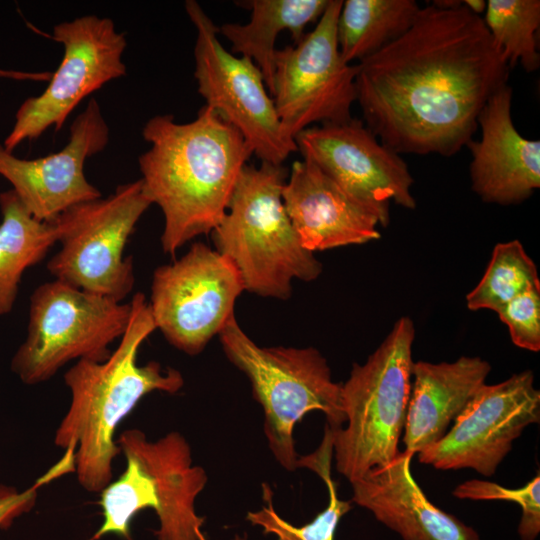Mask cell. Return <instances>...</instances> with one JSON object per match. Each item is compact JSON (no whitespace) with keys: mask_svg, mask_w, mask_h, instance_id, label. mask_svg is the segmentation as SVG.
<instances>
[{"mask_svg":"<svg viewBox=\"0 0 540 540\" xmlns=\"http://www.w3.org/2000/svg\"><path fill=\"white\" fill-rule=\"evenodd\" d=\"M356 66L366 127L399 154L445 157L472 139L509 73L483 18L458 0L421 7L406 33Z\"/></svg>","mask_w":540,"mask_h":540,"instance_id":"obj_1","label":"cell"},{"mask_svg":"<svg viewBox=\"0 0 540 540\" xmlns=\"http://www.w3.org/2000/svg\"><path fill=\"white\" fill-rule=\"evenodd\" d=\"M415 327L403 316L341 384L344 426L331 429L337 471L351 483L400 452L412 381Z\"/></svg>","mask_w":540,"mask_h":540,"instance_id":"obj_6","label":"cell"},{"mask_svg":"<svg viewBox=\"0 0 540 540\" xmlns=\"http://www.w3.org/2000/svg\"><path fill=\"white\" fill-rule=\"evenodd\" d=\"M150 205L138 179L106 198L66 209L53 220L61 248L48 271L63 283L122 302L135 282L133 257L124 256V249Z\"/></svg>","mask_w":540,"mask_h":540,"instance_id":"obj_9","label":"cell"},{"mask_svg":"<svg viewBox=\"0 0 540 540\" xmlns=\"http://www.w3.org/2000/svg\"><path fill=\"white\" fill-rule=\"evenodd\" d=\"M406 451L351 482V502L370 511L402 540H481L472 527L435 506L411 472Z\"/></svg>","mask_w":540,"mask_h":540,"instance_id":"obj_19","label":"cell"},{"mask_svg":"<svg viewBox=\"0 0 540 540\" xmlns=\"http://www.w3.org/2000/svg\"><path fill=\"white\" fill-rule=\"evenodd\" d=\"M282 201L302 246L312 253L381 236L377 218L309 160L292 164Z\"/></svg>","mask_w":540,"mask_h":540,"instance_id":"obj_18","label":"cell"},{"mask_svg":"<svg viewBox=\"0 0 540 540\" xmlns=\"http://www.w3.org/2000/svg\"><path fill=\"white\" fill-rule=\"evenodd\" d=\"M483 21L509 69L518 63L526 72L539 68V0H489Z\"/></svg>","mask_w":540,"mask_h":540,"instance_id":"obj_25","label":"cell"},{"mask_svg":"<svg viewBox=\"0 0 540 540\" xmlns=\"http://www.w3.org/2000/svg\"><path fill=\"white\" fill-rule=\"evenodd\" d=\"M415 0H346L337 21V41L343 60L359 62L406 33L419 10Z\"/></svg>","mask_w":540,"mask_h":540,"instance_id":"obj_23","label":"cell"},{"mask_svg":"<svg viewBox=\"0 0 540 540\" xmlns=\"http://www.w3.org/2000/svg\"><path fill=\"white\" fill-rule=\"evenodd\" d=\"M69 472H74V456L65 452L60 461L45 475L23 491L0 484V528L7 529L17 517L29 512L34 507L38 491L43 485Z\"/></svg>","mask_w":540,"mask_h":540,"instance_id":"obj_29","label":"cell"},{"mask_svg":"<svg viewBox=\"0 0 540 540\" xmlns=\"http://www.w3.org/2000/svg\"><path fill=\"white\" fill-rule=\"evenodd\" d=\"M303 159L313 162L352 199L373 214L381 226L390 220L389 204L414 209V182L401 154L383 144L363 123L310 126L295 136Z\"/></svg>","mask_w":540,"mask_h":540,"instance_id":"obj_14","label":"cell"},{"mask_svg":"<svg viewBox=\"0 0 540 540\" xmlns=\"http://www.w3.org/2000/svg\"><path fill=\"white\" fill-rule=\"evenodd\" d=\"M117 444L126 467L100 492L103 524L88 540L110 533L132 540L130 522L146 508L153 509L159 519L154 532L157 540H210L202 531L205 518L195 509L208 476L193 464L185 437L171 431L152 441L139 429H127Z\"/></svg>","mask_w":540,"mask_h":540,"instance_id":"obj_5","label":"cell"},{"mask_svg":"<svg viewBox=\"0 0 540 540\" xmlns=\"http://www.w3.org/2000/svg\"><path fill=\"white\" fill-rule=\"evenodd\" d=\"M540 283L537 267L518 240L498 243L486 271L466 296L469 310L488 309L497 312L503 305Z\"/></svg>","mask_w":540,"mask_h":540,"instance_id":"obj_26","label":"cell"},{"mask_svg":"<svg viewBox=\"0 0 540 540\" xmlns=\"http://www.w3.org/2000/svg\"><path fill=\"white\" fill-rule=\"evenodd\" d=\"M244 290L231 261L199 242L180 259L155 269L148 304L165 339L197 355L234 317L236 299Z\"/></svg>","mask_w":540,"mask_h":540,"instance_id":"obj_12","label":"cell"},{"mask_svg":"<svg viewBox=\"0 0 540 540\" xmlns=\"http://www.w3.org/2000/svg\"><path fill=\"white\" fill-rule=\"evenodd\" d=\"M231 540H248V536L245 533L243 535L236 534Z\"/></svg>","mask_w":540,"mask_h":540,"instance_id":"obj_31","label":"cell"},{"mask_svg":"<svg viewBox=\"0 0 540 540\" xmlns=\"http://www.w3.org/2000/svg\"><path fill=\"white\" fill-rule=\"evenodd\" d=\"M218 335L228 360L250 380L274 458L287 471H295L299 456L293 433L307 413L323 412L331 429L345 423L341 384L332 380L326 359L313 347H261L235 316Z\"/></svg>","mask_w":540,"mask_h":540,"instance_id":"obj_7","label":"cell"},{"mask_svg":"<svg viewBox=\"0 0 540 540\" xmlns=\"http://www.w3.org/2000/svg\"><path fill=\"white\" fill-rule=\"evenodd\" d=\"M539 420L540 391L531 370L485 383L446 434L418 453V460L438 470L468 468L489 477L524 429Z\"/></svg>","mask_w":540,"mask_h":540,"instance_id":"obj_15","label":"cell"},{"mask_svg":"<svg viewBox=\"0 0 540 540\" xmlns=\"http://www.w3.org/2000/svg\"><path fill=\"white\" fill-rule=\"evenodd\" d=\"M507 84L487 100L478 119L479 140H470L472 190L487 203L514 205L540 187V141L520 135L511 115Z\"/></svg>","mask_w":540,"mask_h":540,"instance_id":"obj_17","label":"cell"},{"mask_svg":"<svg viewBox=\"0 0 540 540\" xmlns=\"http://www.w3.org/2000/svg\"><path fill=\"white\" fill-rule=\"evenodd\" d=\"M463 4L469 11L478 16L485 12L487 7V2L484 0H463Z\"/></svg>","mask_w":540,"mask_h":540,"instance_id":"obj_30","label":"cell"},{"mask_svg":"<svg viewBox=\"0 0 540 540\" xmlns=\"http://www.w3.org/2000/svg\"><path fill=\"white\" fill-rule=\"evenodd\" d=\"M128 326L115 351L103 362L79 360L64 375L71 392L54 444L74 453L79 484L100 493L113 479V462L121 450L115 440L120 423L153 391L177 393L184 385L180 371L150 361L137 364L141 344L156 329L143 293L132 297Z\"/></svg>","mask_w":540,"mask_h":540,"instance_id":"obj_3","label":"cell"},{"mask_svg":"<svg viewBox=\"0 0 540 540\" xmlns=\"http://www.w3.org/2000/svg\"><path fill=\"white\" fill-rule=\"evenodd\" d=\"M490 371V364L480 357L413 362L402 437L404 451L415 455L439 441L485 384Z\"/></svg>","mask_w":540,"mask_h":540,"instance_id":"obj_20","label":"cell"},{"mask_svg":"<svg viewBox=\"0 0 540 540\" xmlns=\"http://www.w3.org/2000/svg\"><path fill=\"white\" fill-rule=\"evenodd\" d=\"M342 5V0H330L311 32L276 50L271 95L282 130L292 140L312 124L352 118L357 66L345 62L338 47Z\"/></svg>","mask_w":540,"mask_h":540,"instance_id":"obj_10","label":"cell"},{"mask_svg":"<svg viewBox=\"0 0 540 540\" xmlns=\"http://www.w3.org/2000/svg\"><path fill=\"white\" fill-rule=\"evenodd\" d=\"M333 455L332 436L326 424L324 436L319 447L311 454L299 456L297 467L315 472L328 490V505L315 518L302 526H294L284 520L274 509L273 492L269 485L262 484L265 506L257 511H249L246 520L258 526L263 533L273 534L276 540H334L340 519L352 509V502L338 497L337 485L331 476Z\"/></svg>","mask_w":540,"mask_h":540,"instance_id":"obj_24","label":"cell"},{"mask_svg":"<svg viewBox=\"0 0 540 540\" xmlns=\"http://www.w3.org/2000/svg\"><path fill=\"white\" fill-rule=\"evenodd\" d=\"M496 313L507 325L517 347L532 352L540 350V283L515 296Z\"/></svg>","mask_w":540,"mask_h":540,"instance_id":"obj_28","label":"cell"},{"mask_svg":"<svg viewBox=\"0 0 540 540\" xmlns=\"http://www.w3.org/2000/svg\"><path fill=\"white\" fill-rule=\"evenodd\" d=\"M330 0H251L237 2L250 9L246 24L226 23L218 33L232 44V53L252 60L261 71L268 92L273 89L275 42L288 30L299 42L308 24L319 20Z\"/></svg>","mask_w":540,"mask_h":540,"instance_id":"obj_21","label":"cell"},{"mask_svg":"<svg viewBox=\"0 0 540 540\" xmlns=\"http://www.w3.org/2000/svg\"><path fill=\"white\" fill-rule=\"evenodd\" d=\"M0 316L13 310L24 272L41 262L58 242L53 221H40L13 189L0 193Z\"/></svg>","mask_w":540,"mask_h":540,"instance_id":"obj_22","label":"cell"},{"mask_svg":"<svg viewBox=\"0 0 540 540\" xmlns=\"http://www.w3.org/2000/svg\"><path fill=\"white\" fill-rule=\"evenodd\" d=\"M108 141V124L92 98L71 124L69 142L61 151L26 160L0 144V175L33 217L50 222L73 205L102 197L85 177L84 164Z\"/></svg>","mask_w":540,"mask_h":540,"instance_id":"obj_16","label":"cell"},{"mask_svg":"<svg viewBox=\"0 0 540 540\" xmlns=\"http://www.w3.org/2000/svg\"><path fill=\"white\" fill-rule=\"evenodd\" d=\"M184 6L196 29L194 76L206 106L242 134L261 162L282 165L298 149L282 130L261 71L224 48L218 27L198 2L187 0Z\"/></svg>","mask_w":540,"mask_h":540,"instance_id":"obj_11","label":"cell"},{"mask_svg":"<svg viewBox=\"0 0 540 540\" xmlns=\"http://www.w3.org/2000/svg\"><path fill=\"white\" fill-rule=\"evenodd\" d=\"M283 165H245L226 214L213 230L220 254L235 266L244 289L262 297L286 300L296 278L312 281L322 264L306 250L285 211Z\"/></svg>","mask_w":540,"mask_h":540,"instance_id":"obj_4","label":"cell"},{"mask_svg":"<svg viewBox=\"0 0 540 540\" xmlns=\"http://www.w3.org/2000/svg\"><path fill=\"white\" fill-rule=\"evenodd\" d=\"M459 499L506 500L519 505L521 517L518 535L521 540H536L540 532V475L523 487L510 489L498 483L472 479L458 485L452 492Z\"/></svg>","mask_w":540,"mask_h":540,"instance_id":"obj_27","label":"cell"},{"mask_svg":"<svg viewBox=\"0 0 540 540\" xmlns=\"http://www.w3.org/2000/svg\"><path fill=\"white\" fill-rule=\"evenodd\" d=\"M51 38L63 45V59L47 88L18 108L3 143L8 152L50 127L58 131L86 96L126 74V37L110 18L86 15L63 21L53 27Z\"/></svg>","mask_w":540,"mask_h":540,"instance_id":"obj_13","label":"cell"},{"mask_svg":"<svg viewBox=\"0 0 540 540\" xmlns=\"http://www.w3.org/2000/svg\"><path fill=\"white\" fill-rule=\"evenodd\" d=\"M150 149L138 158L143 191L164 216L162 249L172 256L213 231L253 154L242 134L206 105L188 123L156 115L142 129Z\"/></svg>","mask_w":540,"mask_h":540,"instance_id":"obj_2","label":"cell"},{"mask_svg":"<svg viewBox=\"0 0 540 540\" xmlns=\"http://www.w3.org/2000/svg\"><path fill=\"white\" fill-rule=\"evenodd\" d=\"M130 315V303L56 279L43 283L30 297L26 338L10 368L24 384L36 385L72 360L103 362L112 353L109 346L124 334Z\"/></svg>","mask_w":540,"mask_h":540,"instance_id":"obj_8","label":"cell"}]
</instances>
